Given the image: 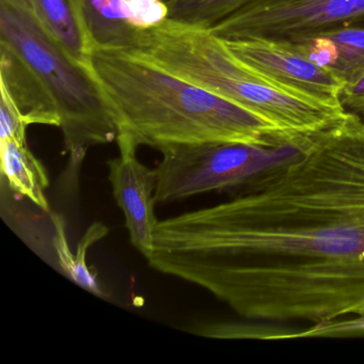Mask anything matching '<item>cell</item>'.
<instances>
[{
	"label": "cell",
	"instance_id": "cell-1",
	"mask_svg": "<svg viewBox=\"0 0 364 364\" xmlns=\"http://www.w3.org/2000/svg\"><path fill=\"white\" fill-rule=\"evenodd\" d=\"M153 269L248 319L364 312V120L346 112L235 198L159 220Z\"/></svg>",
	"mask_w": 364,
	"mask_h": 364
},
{
	"label": "cell",
	"instance_id": "cell-2",
	"mask_svg": "<svg viewBox=\"0 0 364 364\" xmlns=\"http://www.w3.org/2000/svg\"><path fill=\"white\" fill-rule=\"evenodd\" d=\"M90 72L118 134L165 153L212 142H266L284 131L127 50L95 48Z\"/></svg>",
	"mask_w": 364,
	"mask_h": 364
},
{
	"label": "cell",
	"instance_id": "cell-3",
	"mask_svg": "<svg viewBox=\"0 0 364 364\" xmlns=\"http://www.w3.org/2000/svg\"><path fill=\"white\" fill-rule=\"evenodd\" d=\"M129 54L291 133H318L346 114L289 92L236 58L210 28L166 20L139 31Z\"/></svg>",
	"mask_w": 364,
	"mask_h": 364
},
{
	"label": "cell",
	"instance_id": "cell-4",
	"mask_svg": "<svg viewBox=\"0 0 364 364\" xmlns=\"http://www.w3.org/2000/svg\"><path fill=\"white\" fill-rule=\"evenodd\" d=\"M0 44L20 57L54 104L74 164L92 146L116 141L118 129L90 70L42 28L24 0H0Z\"/></svg>",
	"mask_w": 364,
	"mask_h": 364
},
{
	"label": "cell",
	"instance_id": "cell-5",
	"mask_svg": "<svg viewBox=\"0 0 364 364\" xmlns=\"http://www.w3.org/2000/svg\"><path fill=\"white\" fill-rule=\"evenodd\" d=\"M318 133L282 132L266 142H212L163 153L155 202L172 203L210 191L240 193L299 157Z\"/></svg>",
	"mask_w": 364,
	"mask_h": 364
},
{
	"label": "cell",
	"instance_id": "cell-6",
	"mask_svg": "<svg viewBox=\"0 0 364 364\" xmlns=\"http://www.w3.org/2000/svg\"><path fill=\"white\" fill-rule=\"evenodd\" d=\"M351 24L364 25V0H253L210 29L225 41L294 42Z\"/></svg>",
	"mask_w": 364,
	"mask_h": 364
},
{
	"label": "cell",
	"instance_id": "cell-7",
	"mask_svg": "<svg viewBox=\"0 0 364 364\" xmlns=\"http://www.w3.org/2000/svg\"><path fill=\"white\" fill-rule=\"evenodd\" d=\"M225 43L236 58L277 86L321 105L344 108L341 95L346 82L331 70L306 58L291 44L267 40Z\"/></svg>",
	"mask_w": 364,
	"mask_h": 364
},
{
	"label": "cell",
	"instance_id": "cell-8",
	"mask_svg": "<svg viewBox=\"0 0 364 364\" xmlns=\"http://www.w3.org/2000/svg\"><path fill=\"white\" fill-rule=\"evenodd\" d=\"M119 156L108 161V178L119 208L124 215L125 225L133 246L146 257L154 248L155 189L156 169H150L137 157L138 144L131 136L118 134Z\"/></svg>",
	"mask_w": 364,
	"mask_h": 364
},
{
	"label": "cell",
	"instance_id": "cell-9",
	"mask_svg": "<svg viewBox=\"0 0 364 364\" xmlns=\"http://www.w3.org/2000/svg\"><path fill=\"white\" fill-rule=\"evenodd\" d=\"M42 28L76 63L90 70L95 44L80 0H24Z\"/></svg>",
	"mask_w": 364,
	"mask_h": 364
},
{
	"label": "cell",
	"instance_id": "cell-10",
	"mask_svg": "<svg viewBox=\"0 0 364 364\" xmlns=\"http://www.w3.org/2000/svg\"><path fill=\"white\" fill-rule=\"evenodd\" d=\"M0 86L8 91L28 127H60L56 107L20 57L3 44H0Z\"/></svg>",
	"mask_w": 364,
	"mask_h": 364
},
{
	"label": "cell",
	"instance_id": "cell-11",
	"mask_svg": "<svg viewBox=\"0 0 364 364\" xmlns=\"http://www.w3.org/2000/svg\"><path fill=\"white\" fill-rule=\"evenodd\" d=\"M1 173L10 189L24 196L38 208L50 212L46 191L48 178L41 161L29 150L27 142L14 138L0 139Z\"/></svg>",
	"mask_w": 364,
	"mask_h": 364
},
{
	"label": "cell",
	"instance_id": "cell-12",
	"mask_svg": "<svg viewBox=\"0 0 364 364\" xmlns=\"http://www.w3.org/2000/svg\"><path fill=\"white\" fill-rule=\"evenodd\" d=\"M95 48L129 50L138 29L129 21L123 0H80Z\"/></svg>",
	"mask_w": 364,
	"mask_h": 364
},
{
	"label": "cell",
	"instance_id": "cell-13",
	"mask_svg": "<svg viewBox=\"0 0 364 364\" xmlns=\"http://www.w3.org/2000/svg\"><path fill=\"white\" fill-rule=\"evenodd\" d=\"M55 227V236L53 240L55 252H56L58 264L63 274L73 281L75 284L86 291L95 294L97 297H103L104 291L97 281V276L91 272L87 265V253L95 242L108 234V228L101 223H95L89 227L85 235L78 244L77 252L73 255L68 244L67 232L63 218L59 215L52 216Z\"/></svg>",
	"mask_w": 364,
	"mask_h": 364
},
{
	"label": "cell",
	"instance_id": "cell-14",
	"mask_svg": "<svg viewBox=\"0 0 364 364\" xmlns=\"http://www.w3.org/2000/svg\"><path fill=\"white\" fill-rule=\"evenodd\" d=\"M318 33L325 35L336 48L338 60L333 72L336 75L347 84L363 73L364 25H344Z\"/></svg>",
	"mask_w": 364,
	"mask_h": 364
},
{
	"label": "cell",
	"instance_id": "cell-15",
	"mask_svg": "<svg viewBox=\"0 0 364 364\" xmlns=\"http://www.w3.org/2000/svg\"><path fill=\"white\" fill-rule=\"evenodd\" d=\"M253 0H168L170 20L212 28Z\"/></svg>",
	"mask_w": 364,
	"mask_h": 364
},
{
	"label": "cell",
	"instance_id": "cell-16",
	"mask_svg": "<svg viewBox=\"0 0 364 364\" xmlns=\"http://www.w3.org/2000/svg\"><path fill=\"white\" fill-rule=\"evenodd\" d=\"M364 336V312L327 323H314L298 332L280 333L278 338H355Z\"/></svg>",
	"mask_w": 364,
	"mask_h": 364
},
{
	"label": "cell",
	"instance_id": "cell-17",
	"mask_svg": "<svg viewBox=\"0 0 364 364\" xmlns=\"http://www.w3.org/2000/svg\"><path fill=\"white\" fill-rule=\"evenodd\" d=\"M131 24L138 31L159 26L169 18V8L164 0H123Z\"/></svg>",
	"mask_w": 364,
	"mask_h": 364
},
{
	"label": "cell",
	"instance_id": "cell-18",
	"mask_svg": "<svg viewBox=\"0 0 364 364\" xmlns=\"http://www.w3.org/2000/svg\"><path fill=\"white\" fill-rule=\"evenodd\" d=\"M1 104H0V139L14 138L18 141L27 142V127L18 106L10 97L8 91L0 86Z\"/></svg>",
	"mask_w": 364,
	"mask_h": 364
},
{
	"label": "cell",
	"instance_id": "cell-19",
	"mask_svg": "<svg viewBox=\"0 0 364 364\" xmlns=\"http://www.w3.org/2000/svg\"><path fill=\"white\" fill-rule=\"evenodd\" d=\"M341 104L347 112L364 120V72L345 85L341 95Z\"/></svg>",
	"mask_w": 364,
	"mask_h": 364
},
{
	"label": "cell",
	"instance_id": "cell-20",
	"mask_svg": "<svg viewBox=\"0 0 364 364\" xmlns=\"http://www.w3.org/2000/svg\"><path fill=\"white\" fill-rule=\"evenodd\" d=\"M164 1H166V3H167L168 0H164Z\"/></svg>",
	"mask_w": 364,
	"mask_h": 364
}]
</instances>
